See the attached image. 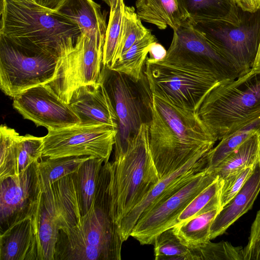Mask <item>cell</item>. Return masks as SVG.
Listing matches in <instances>:
<instances>
[{"label":"cell","mask_w":260,"mask_h":260,"mask_svg":"<svg viewBox=\"0 0 260 260\" xmlns=\"http://www.w3.org/2000/svg\"><path fill=\"white\" fill-rule=\"evenodd\" d=\"M148 134L150 151L160 179L194 157L204 156L218 140L197 112L178 108L154 94Z\"/></svg>","instance_id":"6da1fadb"},{"label":"cell","mask_w":260,"mask_h":260,"mask_svg":"<svg viewBox=\"0 0 260 260\" xmlns=\"http://www.w3.org/2000/svg\"><path fill=\"white\" fill-rule=\"evenodd\" d=\"M0 14V35L59 57L73 49L81 34L71 20L33 1L1 0Z\"/></svg>","instance_id":"7a4b0ae2"},{"label":"cell","mask_w":260,"mask_h":260,"mask_svg":"<svg viewBox=\"0 0 260 260\" xmlns=\"http://www.w3.org/2000/svg\"><path fill=\"white\" fill-rule=\"evenodd\" d=\"M109 192L99 189L89 211L59 230L54 260H120L123 242L111 214Z\"/></svg>","instance_id":"3957f363"},{"label":"cell","mask_w":260,"mask_h":260,"mask_svg":"<svg viewBox=\"0 0 260 260\" xmlns=\"http://www.w3.org/2000/svg\"><path fill=\"white\" fill-rule=\"evenodd\" d=\"M108 163L111 214L118 228L160 179L150 149L148 125L143 124L125 151Z\"/></svg>","instance_id":"277c9868"},{"label":"cell","mask_w":260,"mask_h":260,"mask_svg":"<svg viewBox=\"0 0 260 260\" xmlns=\"http://www.w3.org/2000/svg\"><path fill=\"white\" fill-rule=\"evenodd\" d=\"M197 112L219 140L256 122L260 119V74L249 71L220 82Z\"/></svg>","instance_id":"5b68a950"},{"label":"cell","mask_w":260,"mask_h":260,"mask_svg":"<svg viewBox=\"0 0 260 260\" xmlns=\"http://www.w3.org/2000/svg\"><path fill=\"white\" fill-rule=\"evenodd\" d=\"M111 99L117 119L114 156L123 153L143 124L152 119L153 94L144 73L136 81L123 73L103 66L99 79Z\"/></svg>","instance_id":"8992f818"},{"label":"cell","mask_w":260,"mask_h":260,"mask_svg":"<svg viewBox=\"0 0 260 260\" xmlns=\"http://www.w3.org/2000/svg\"><path fill=\"white\" fill-rule=\"evenodd\" d=\"M59 57L36 45L0 35V88L13 98L54 77Z\"/></svg>","instance_id":"52a82bcc"},{"label":"cell","mask_w":260,"mask_h":260,"mask_svg":"<svg viewBox=\"0 0 260 260\" xmlns=\"http://www.w3.org/2000/svg\"><path fill=\"white\" fill-rule=\"evenodd\" d=\"M144 73L153 94L193 112H198L208 93L223 82L212 73L192 71L148 57Z\"/></svg>","instance_id":"ba28073f"},{"label":"cell","mask_w":260,"mask_h":260,"mask_svg":"<svg viewBox=\"0 0 260 260\" xmlns=\"http://www.w3.org/2000/svg\"><path fill=\"white\" fill-rule=\"evenodd\" d=\"M173 31L167 54L159 61L192 71L212 73L222 81L240 76L233 61L188 22Z\"/></svg>","instance_id":"9c48e42d"},{"label":"cell","mask_w":260,"mask_h":260,"mask_svg":"<svg viewBox=\"0 0 260 260\" xmlns=\"http://www.w3.org/2000/svg\"><path fill=\"white\" fill-rule=\"evenodd\" d=\"M191 25L233 61L240 76L251 70L260 42V9L253 12L241 9L237 23L210 21Z\"/></svg>","instance_id":"30bf717a"},{"label":"cell","mask_w":260,"mask_h":260,"mask_svg":"<svg viewBox=\"0 0 260 260\" xmlns=\"http://www.w3.org/2000/svg\"><path fill=\"white\" fill-rule=\"evenodd\" d=\"M105 39L81 33L73 49L59 58L54 77L46 84L66 103L78 87L99 81Z\"/></svg>","instance_id":"8fae6325"},{"label":"cell","mask_w":260,"mask_h":260,"mask_svg":"<svg viewBox=\"0 0 260 260\" xmlns=\"http://www.w3.org/2000/svg\"><path fill=\"white\" fill-rule=\"evenodd\" d=\"M117 129L105 124H78L48 130L43 137L42 157L92 156L109 161Z\"/></svg>","instance_id":"7c38bea8"},{"label":"cell","mask_w":260,"mask_h":260,"mask_svg":"<svg viewBox=\"0 0 260 260\" xmlns=\"http://www.w3.org/2000/svg\"><path fill=\"white\" fill-rule=\"evenodd\" d=\"M217 177L213 171L199 172L178 191L143 213L130 236L141 245L153 244L158 235L176 225L178 217L190 202Z\"/></svg>","instance_id":"4fadbf2b"},{"label":"cell","mask_w":260,"mask_h":260,"mask_svg":"<svg viewBox=\"0 0 260 260\" xmlns=\"http://www.w3.org/2000/svg\"><path fill=\"white\" fill-rule=\"evenodd\" d=\"M13 107L23 118L37 126L58 130L81 123L70 105L46 84L30 88L13 98Z\"/></svg>","instance_id":"5bb4252c"},{"label":"cell","mask_w":260,"mask_h":260,"mask_svg":"<svg viewBox=\"0 0 260 260\" xmlns=\"http://www.w3.org/2000/svg\"><path fill=\"white\" fill-rule=\"evenodd\" d=\"M37 162L22 173L0 182L1 227L7 229L36 207L41 193Z\"/></svg>","instance_id":"9a60e30c"},{"label":"cell","mask_w":260,"mask_h":260,"mask_svg":"<svg viewBox=\"0 0 260 260\" xmlns=\"http://www.w3.org/2000/svg\"><path fill=\"white\" fill-rule=\"evenodd\" d=\"M203 157H194L176 171L160 179L143 200L122 219L117 228L123 242L131 236L143 213L168 199L194 178L199 172L206 170Z\"/></svg>","instance_id":"2e32d148"},{"label":"cell","mask_w":260,"mask_h":260,"mask_svg":"<svg viewBox=\"0 0 260 260\" xmlns=\"http://www.w3.org/2000/svg\"><path fill=\"white\" fill-rule=\"evenodd\" d=\"M43 137L21 136L14 129L0 127V182L19 174L42 157Z\"/></svg>","instance_id":"e0dca14e"},{"label":"cell","mask_w":260,"mask_h":260,"mask_svg":"<svg viewBox=\"0 0 260 260\" xmlns=\"http://www.w3.org/2000/svg\"><path fill=\"white\" fill-rule=\"evenodd\" d=\"M69 104L78 115L81 124H105L118 128L117 117L104 84L99 81L77 88Z\"/></svg>","instance_id":"ac0fdd59"},{"label":"cell","mask_w":260,"mask_h":260,"mask_svg":"<svg viewBox=\"0 0 260 260\" xmlns=\"http://www.w3.org/2000/svg\"><path fill=\"white\" fill-rule=\"evenodd\" d=\"M37 209L1 232L0 260H39Z\"/></svg>","instance_id":"d6986e66"},{"label":"cell","mask_w":260,"mask_h":260,"mask_svg":"<svg viewBox=\"0 0 260 260\" xmlns=\"http://www.w3.org/2000/svg\"><path fill=\"white\" fill-rule=\"evenodd\" d=\"M260 192V161L236 196L223 207L214 218L211 228L210 240L222 235L240 217L250 210Z\"/></svg>","instance_id":"ffe728a7"},{"label":"cell","mask_w":260,"mask_h":260,"mask_svg":"<svg viewBox=\"0 0 260 260\" xmlns=\"http://www.w3.org/2000/svg\"><path fill=\"white\" fill-rule=\"evenodd\" d=\"M136 13L142 21L161 30L168 26L176 29L188 22L180 0H136Z\"/></svg>","instance_id":"44dd1931"},{"label":"cell","mask_w":260,"mask_h":260,"mask_svg":"<svg viewBox=\"0 0 260 260\" xmlns=\"http://www.w3.org/2000/svg\"><path fill=\"white\" fill-rule=\"evenodd\" d=\"M57 11L76 23L82 34L105 38L107 12L93 0H66Z\"/></svg>","instance_id":"7402d4cb"},{"label":"cell","mask_w":260,"mask_h":260,"mask_svg":"<svg viewBox=\"0 0 260 260\" xmlns=\"http://www.w3.org/2000/svg\"><path fill=\"white\" fill-rule=\"evenodd\" d=\"M188 16V23L223 21L237 23L241 9L235 0H180Z\"/></svg>","instance_id":"603a6c76"},{"label":"cell","mask_w":260,"mask_h":260,"mask_svg":"<svg viewBox=\"0 0 260 260\" xmlns=\"http://www.w3.org/2000/svg\"><path fill=\"white\" fill-rule=\"evenodd\" d=\"M260 161V130L257 131L228 156L212 171L223 179L228 176Z\"/></svg>","instance_id":"cb8c5ba5"},{"label":"cell","mask_w":260,"mask_h":260,"mask_svg":"<svg viewBox=\"0 0 260 260\" xmlns=\"http://www.w3.org/2000/svg\"><path fill=\"white\" fill-rule=\"evenodd\" d=\"M92 156L49 158L37 162V171L41 192L62 177L76 172Z\"/></svg>","instance_id":"d4e9b609"},{"label":"cell","mask_w":260,"mask_h":260,"mask_svg":"<svg viewBox=\"0 0 260 260\" xmlns=\"http://www.w3.org/2000/svg\"><path fill=\"white\" fill-rule=\"evenodd\" d=\"M104 159L92 156L75 172L81 215L87 213L94 201Z\"/></svg>","instance_id":"484cf974"},{"label":"cell","mask_w":260,"mask_h":260,"mask_svg":"<svg viewBox=\"0 0 260 260\" xmlns=\"http://www.w3.org/2000/svg\"><path fill=\"white\" fill-rule=\"evenodd\" d=\"M156 42L155 36L151 31L149 32L137 41L110 69L139 81L144 74V66L150 48Z\"/></svg>","instance_id":"4316f807"},{"label":"cell","mask_w":260,"mask_h":260,"mask_svg":"<svg viewBox=\"0 0 260 260\" xmlns=\"http://www.w3.org/2000/svg\"><path fill=\"white\" fill-rule=\"evenodd\" d=\"M220 209L215 208L175 225L173 227L174 233L182 244L189 248L211 240L210 228Z\"/></svg>","instance_id":"83f0119b"},{"label":"cell","mask_w":260,"mask_h":260,"mask_svg":"<svg viewBox=\"0 0 260 260\" xmlns=\"http://www.w3.org/2000/svg\"><path fill=\"white\" fill-rule=\"evenodd\" d=\"M123 0H117L110 8L103 51V66L111 68L117 61L120 48L125 7Z\"/></svg>","instance_id":"f1b7e54d"},{"label":"cell","mask_w":260,"mask_h":260,"mask_svg":"<svg viewBox=\"0 0 260 260\" xmlns=\"http://www.w3.org/2000/svg\"><path fill=\"white\" fill-rule=\"evenodd\" d=\"M259 130L260 119L246 127L223 138L215 147L211 148L203 156L205 169L212 171L248 138Z\"/></svg>","instance_id":"f546056e"},{"label":"cell","mask_w":260,"mask_h":260,"mask_svg":"<svg viewBox=\"0 0 260 260\" xmlns=\"http://www.w3.org/2000/svg\"><path fill=\"white\" fill-rule=\"evenodd\" d=\"M222 183L223 180L218 177L199 193L180 214L176 225L201 214L220 208V194Z\"/></svg>","instance_id":"4dcf8cb0"},{"label":"cell","mask_w":260,"mask_h":260,"mask_svg":"<svg viewBox=\"0 0 260 260\" xmlns=\"http://www.w3.org/2000/svg\"><path fill=\"white\" fill-rule=\"evenodd\" d=\"M189 248L191 260H243V248L228 241L213 243L208 240Z\"/></svg>","instance_id":"1f68e13d"},{"label":"cell","mask_w":260,"mask_h":260,"mask_svg":"<svg viewBox=\"0 0 260 260\" xmlns=\"http://www.w3.org/2000/svg\"><path fill=\"white\" fill-rule=\"evenodd\" d=\"M153 244L155 260H191L189 247L181 242L173 228L158 235Z\"/></svg>","instance_id":"d6a6232c"},{"label":"cell","mask_w":260,"mask_h":260,"mask_svg":"<svg viewBox=\"0 0 260 260\" xmlns=\"http://www.w3.org/2000/svg\"><path fill=\"white\" fill-rule=\"evenodd\" d=\"M151 31V30L143 25L135 8L133 7L125 6L122 41L117 60L137 41Z\"/></svg>","instance_id":"836d02e7"},{"label":"cell","mask_w":260,"mask_h":260,"mask_svg":"<svg viewBox=\"0 0 260 260\" xmlns=\"http://www.w3.org/2000/svg\"><path fill=\"white\" fill-rule=\"evenodd\" d=\"M254 166H250L233 173L224 178L220 194L221 209L240 191L252 174Z\"/></svg>","instance_id":"e575fe53"},{"label":"cell","mask_w":260,"mask_h":260,"mask_svg":"<svg viewBox=\"0 0 260 260\" xmlns=\"http://www.w3.org/2000/svg\"><path fill=\"white\" fill-rule=\"evenodd\" d=\"M243 260H260V209L250 228L247 245L243 248Z\"/></svg>","instance_id":"d590c367"},{"label":"cell","mask_w":260,"mask_h":260,"mask_svg":"<svg viewBox=\"0 0 260 260\" xmlns=\"http://www.w3.org/2000/svg\"><path fill=\"white\" fill-rule=\"evenodd\" d=\"M167 52L164 47L156 42L151 45L149 51L148 58L153 61H161L165 57Z\"/></svg>","instance_id":"8d00e7d4"},{"label":"cell","mask_w":260,"mask_h":260,"mask_svg":"<svg viewBox=\"0 0 260 260\" xmlns=\"http://www.w3.org/2000/svg\"><path fill=\"white\" fill-rule=\"evenodd\" d=\"M238 6L243 11L255 12L260 9L259 0H235Z\"/></svg>","instance_id":"74e56055"},{"label":"cell","mask_w":260,"mask_h":260,"mask_svg":"<svg viewBox=\"0 0 260 260\" xmlns=\"http://www.w3.org/2000/svg\"><path fill=\"white\" fill-rule=\"evenodd\" d=\"M66 0H36L39 5L52 11H57Z\"/></svg>","instance_id":"f35d334b"},{"label":"cell","mask_w":260,"mask_h":260,"mask_svg":"<svg viewBox=\"0 0 260 260\" xmlns=\"http://www.w3.org/2000/svg\"><path fill=\"white\" fill-rule=\"evenodd\" d=\"M250 72L252 74H260V42L254 61Z\"/></svg>","instance_id":"ab89813d"},{"label":"cell","mask_w":260,"mask_h":260,"mask_svg":"<svg viewBox=\"0 0 260 260\" xmlns=\"http://www.w3.org/2000/svg\"><path fill=\"white\" fill-rule=\"evenodd\" d=\"M117 0H103L110 8L114 7Z\"/></svg>","instance_id":"60d3db41"},{"label":"cell","mask_w":260,"mask_h":260,"mask_svg":"<svg viewBox=\"0 0 260 260\" xmlns=\"http://www.w3.org/2000/svg\"><path fill=\"white\" fill-rule=\"evenodd\" d=\"M18 1H33V2H36L35 1H33V0H18Z\"/></svg>","instance_id":"b9f144b4"},{"label":"cell","mask_w":260,"mask_h":260,"mask_svg":"<svg viewBox=\"0 0 260 260\" xmlns=\"http://www.w3.org/2000/svg\"><path fill=\"white\" fill-rule=\"evenodd\" d=\"M33 1H35V2H36V0H33Z\"/></svg>","instance_id":"7bdbcfd3"},{"label":"cell","mask_w":260,"mask_h":260,"mask_svg":"<svg viewBox=\"0 0 260 260\" xmlns=\"http://www.w3.org/2000/svg\"><path fill=\"white\" fill-rule=\"evenodd\" d=\"M259 1H260V0H259Z\"/></svg>","instance_id":"ee69618b"}]
</instances>
